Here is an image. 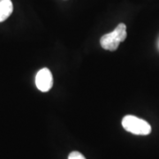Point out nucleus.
<instances>
[{
  "mask_svg": "<svg viewBox=\"0 0 159 159\" xmlns=\"http://www.w3.org/2000/svg\"><path fill=\"white\" fill-rule=\"evenodd\" d=\"M126 38V27L124 23H120L112 32L102 35L100 40L101 46L104 50L114 51L119 47V43Z\"/></svg>",
  "mask_w": 159,
  "mask_h": 159,
  "instance_id": "f257e3e1",
  "label": "nucleus"
},
{
  "mask_svg": "<svg viewBox=\"0 0 159 159\" xmlns=\"http://www.w3.org/2000/svg\"><path fill=\"white\" fill-rule=\"evenodd\" d=\"M122 126L125 131L136 135H148L151 133V126L147 121L133 115H126L123 118Z\"/></svg>",
  "mask_w": 159,
  "mask_h": 159,
  "instance_id": "f03ea898",
  "label": "nucleus"
},
{
  "mask_svg": "<svg viewBox=\"0 0 159 159\" xmlns=\"http://www.w3.org/2000/svg\"><path fill=\"white\" fill-rule=\"evenodd\" d=\"M35 85L42 92H47L53 85V78L51 72L48 68L40 70L35 76Z\"/></svg>",
  "mask_w": 159,
  "mask_h": 159,
  "instance_id": "7ed1b4c3",
  "label": "nucleus"
},
{
  "mask_svg": "<svg viewBox=\"0 0 159 159\" xmlns=\"http://www.w3.org/2000/svg\"><path fill=\"white\" fill-rule=\"evenodd\" d=\"M12 11L13 6L11 0H0V22L7 20Z\"/></svg>",
  "mask_w": 159,
  "mask_h": 159,
  "instance_id": "20e7f679",
  "label": "nucleus"
},
{
  "mask_svg": "<svg viewBox=\"0 0 159 159\" xmlns=\"http://www.w3.org/2000/svg\"><path fill=\"white\" fill-rule=\"evenodd\" d=\"M68 159H86L82 154H80L78 151H74L70 153L68 156Z\"/></svg>",
  "mask_w": 159,
  "mask_h": 159,
  "instance_id": "39448f33",
  "label": "nucleus"
}]
</instances>
